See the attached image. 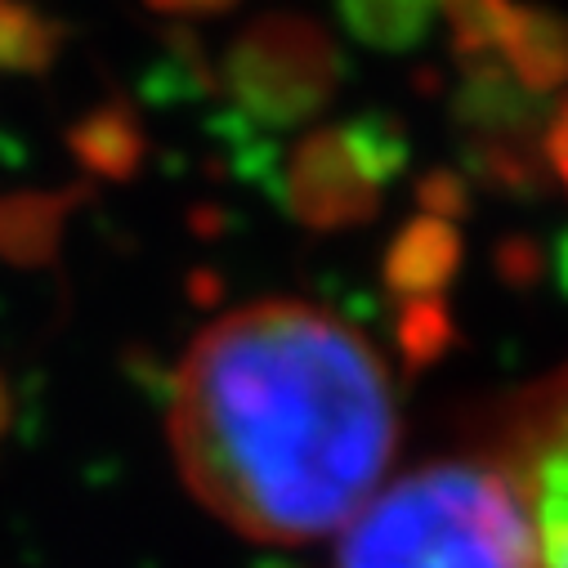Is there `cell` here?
<instances>
[{
    "label": "cell",
    "mask_w": 568,
    "mask_h": 568,
    "mask_svg": "<svg viewBox=\"0 0 568 568\" xmlns=\"http://www.w3.org/2000/svg\"><path fill=\"white\" fill-rule=\"evenodd\" d=\"M510 0H444V14L453 28V45L457 54H475V59H493V50L506 37L510 23Z\"/></svg>",
    "instance_id": "obj_12"
},
{
    "label": "cell",
    "mask_w": 568,
    "mask_h": 568,
    "mask_svg": "<svg viewBox=\"0 0 568 568\" xmlns=\"http://www.w3.org/2000/svg\"><path fill=\"white\" fill-rule=\"evenodd\" d=\"M403 166V130L389 116L314 130L292 158V211L310 229H354L376 215L385 184H394Z\"/></svg>",
    "instance_id": "obj_3"
},
{
    "label": "cell",
    "mask_w": 568,
    "mask_h": 568,
    "mask_svg": "<svg viewBox=\"0 0 568 568\" xmlns=\"http://www.w3.org/2000/svg\"><path fill=\"white\" fill-rule=\"evenodd\" d=\"M457 341V327H453V314L439 301H412L398 318V349H403V363L412 372L439 363Z\"/></svg>",
    "instance_id": "obj_11"
},
{
    "label": "cell",
    "mask_w": 568,
    "mask_h": 568,
    "mask_svg": "<svg viewBox=\"0 0 568 568\" xmlns=\"http://www.w3.org/2000/svg\"><path fill=\"white\" fill-rule=\"evenodd\" d=\"M444 0H341V23L372 50H412L425 41Z\"/></svg>",
    "instance_id": "obj_7"
},
{
    "label": "cell",
    "mask_w": 568,
    "mask_h": 568,
    "mask_svg": "<svg viewBox=\"0 0 568 568\" xmlns=\"http://www.w3.org/2000/svg\"><path fill=\"white\" fill-rule=\"evenodd\" d=\"M59 54V28L32 0H0V72H45Z\"/></svg>",
    "instance_id": "obj_9"
},
{
    "label": "cell",
    "mask_w": 568,
    "mask_h": 568,
    "mask_svg": "<svg viewBox=\"0 0 568 568\" xmlns=\"http://www.w3.org/2000/svg\"><path fill=\"white\" fill-rule=\"evenodd\" d=\"M336 72L341 63L327 32L292 14H268L251 23L224 59L233 99L268 125H296L314 116L332 99Z\"/></svg>",
    "instance_id": "obj_4"
},
{
    "label": "cell",
    "mask_w": 568,
    "mask_h": 568,
    "mask_svg": "<svg viewBox=\"0 0 568 568\" xmlns=\"http://www.w3.org/2000/svg\"><path fill=\"white\" fill-rule=\"evenodd\" d=\"M63 211L54 197H0V251L10 260H50Z\"/></svg>",
    "instance_id": "obj_10"
},
{
    "label": "cell",
    "mask_w": 568,
    "mask_h": 568,
    "mask_svg": "<svg viewBox=\"0 0 568 568\" xmlns=\"http://www.w3.org/2000/svg\"><path fill=\"white\" fill-rule=\"evenodd\" d=\"M233 0H153V10L162 14H220Z\"/></svg>",
    "instance_id": "obj_15"
},
{
    "label": "cell",
    "mask_w": 568,
    "mask_h": 568,
    "mask_svg": "<svg viewBox=\"0 0 568 568\" xmlns=\"http://www.w3.org/2000/svg\"><path fill=\"white\" fill-rule=\"evenodd\" d=\"M462 260V237L448 220L435 215H416L385 255V287L394 296L412 301H439V292L448 287V277L457 273Z\"/></svg>",
    "instance_id": "obj_5"
},
{
    "label": "cell",
    "mask_w": 568,
    "mask_h": 568,
    "mask_svg": "<svg viewBox=\"0 0 568 568\" xmlns=\"http://www.w3.org/2000/svg\"><path fill=\"white\" fill-rule=\"evenodd\" d=\"M546 153H550V166L559 171V180L568 184V108H564V116H555V125L546 130Z\"/></svg>",
    "instance_id": "obj_14"
},
{
    "label": "cell",
    "mask_w": 568,
    "mask_h": 568,
    "mask_svg": "<svg viewBox=\"0 0 568 568\" xmlns=\"http://www.w3.org/2000/svg\"><path fill=\"white\" fill-rule=\"evenodd\" d=\"M501 63L528 94H546L568 81V19L532 6H515L506 37H501Z\"/></svg>",
    "instance_id": "obj_6"
},
{
    "label": "cell",
    "mask_w": 568,
    "mask_h": 568,
    "mask_svg": "<svg viewBox=\"0 0 568 568\" xmlns=\"http://www.w3.org/2000/svg\"><path fill=\"white\" fill-rule=\"evenodd\" d=\"M72 149L85 171L103 180H125L144 162V130L125 108H99L72 130Z\"/></svg>",
    "instance_id": "obj_8"
},
{
    "label": "cell",
    "mask_w": 568,
    "mask_h": 568,
    "mask_svg": "<svg viewBox=\"0 0 568 568\" xmlns=\"http://www.w3.org/2000/svg\"><path fill=\"white\" fill-rule=\"evenodd\" d=\"M10 430V389H6V381H0V435Z\"/></svg>",
    "instance_id": "obj_16"
},
{
    "label": "cell",
    "mask_w": 568,
    "mask_h": 568,
    "mask_svg": "<svg viewBox=\"0 0 568 568\" xmlns=\"http://www.w3.org/2000/svg\"><path fill=\"white\" fill-rule=\"evenodd\" d=\"M420 206H425V215L453 224L466 211V184L453 180V175H430V180L420 184Z\"/></svg>",
    "instance_id": "obj_13"
},
{
    "label": "cell",
    "mask_w": 568,
    "mask_h": 568,
    "mask_svg": "<svg viewBox=\"0 0 568 568\" xmlns=\"http://www.w3.org/2000/svg\"><path fill=\"white\" fill-rule=\"evenodd\" d=\"M171 444L215 519L246 541L305 546L345 528L389 470L394 389L376 349L327 310L260 301L189 345Z\"/></svg>",
    "instance_id": "obj_1"
},
{
    "label": "cell",
    "mask_w": 568,
    "mask_h": 568,
    "mask_svg": "<svg viewBox=\"0 0 568 568\" xmlns=\"http://www.w3.org/2000/svg\"><path fill=\"white\" fill-rule=\"evenodd\" d=\"M555 268H559V282H564V292H568V237L559 242V260H555Z\"/></svg>",
    "instance_id": "obj_17"
},
{
    "label": "cell",
    "mask_w": 568,
    "mask_h": 568,
    "mask_svg": "<svg viewBox=\"0 0 568 568\" xmlns=\"http://www.w3.org/2000/svg\"><path fill=\"white\" fill-rule=\"evenodd\" d=\"M336 568H541L506 470L435 462L398 479L345 528Z\"/></svg>",
    "instance_id": "obj_2"
}]
</instances>
